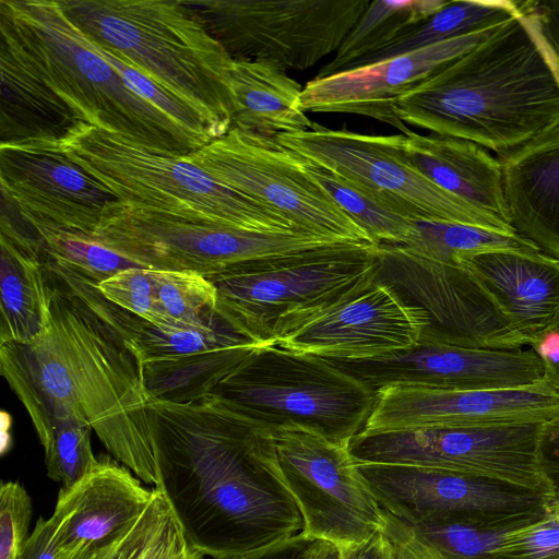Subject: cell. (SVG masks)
I'll return each mask as SVG.
<instances>
[{
	"mask_svg": "<svg viewBox=\"0 0 559 559\" xmlns=\"http://www.w3.org/2000/svg\"><path fill=\"white\" fill-rule=\"evenodd\" d=\"M558 417L559 391L548 381L509 390L391 384L374 392L361 431L549 423Z\"/></svg>",
	"mask_w": 559,
	"mask_h": 559,
	"instance_id": "cell-19",
	"label": "cell"
},
{
	"mask_svg": "<svg viewBox=\"0 0 559 559\" xmlns=\"http://www.w3.org/2000/svg\"><path fill=\"white\" fill-rule=\"evenodd\" d=\"M547 423L360 431L357 464L406 465L498 479L549 493L539 466ZM550 495V493H549Z\"/></svg>",
	"mask_w": 559,
	"mask_h": 559,
	"instance_id": "cell-13",
	"label": "cell"
},
{
	"mask_svg": "<svg viewBox=\"0 0 559 559\" xmlns=\"http://www.w3.org/2000/svg\"><path fill=\"white\" fill-rule=\"evenodd\" d=\"M96 288L115 306L159 329L165 328L150 269L139 266L120 271L96 284Z\"/></svg>",
	"mask_w": 559,
	"mask_h": 559,
	"instance_id": "cell-37",
	"label": "cell"
},
{
	"mask_svg": "<svg viewBox=\"0 0 559 559\" xmlns=\"http://www.w3.org/2000/svg\"><path fill=\"white\" fill-rule=\"evenodd\" d=\"M57 144L127 206L252 230L297 231L274 211L219 183L183 156L88 123Z\"/></svg>",
	"mask_w": 559,
	"mask_h": 559,
	"instance_id": "cell-6",
	"label": "cell"
},
{
	"mask_svg": "<svg viewBox=\"0 0 559 559\" xmlns=\"http://www.w3.org/2000/svg\"><path fill=\"white\" fill-rule=\"evenodd\" d=\"M234 102L231 128L275 138L311 130L301 106V85L285 70L267 62L235 61L228 71Z\"/></svg>",
	"mask_w": 559,
	"mask_h": 559,
	"instance_id": "cell-28",
	"label": "cell"
},
{
	"mask_svg": "<svg viewBox=\"0 0 559 559\" xmlns=\"http://www.w3.org/2000/svg\"><path fill=\"white\" fill-rule=\"evenodd\" d=\"M150 407L156 488L194 549L231 559L302 532L272 430L215 394L186 403L150 397Z\"/></svg>",
	"mask_w": 559,
	"mask_h": 559,
	"instance_id": "cell-2",
	"label": "cell"
},
{
	"mask_svg": "<svg viewBox=\"0 0 559 559\" xmlns=\"http://www.w3.org/2000/svg\"><path fill=\"white\" fill-rule=\"evenodd\" d=\"M342 559H393L394 548L382 532L369 540L341 549Z\"/></svg>",
	"mask_w": 559,
	"mask_h": 559,
	"instance_id": "cell-46",
	"label": "cell"
},
{
	"mask_svg": "<svg viewBox=\"0 0 559 559\" xmlns=\"http://www.w3.org/2000/svg\"><path fill=\"white\" fill-rule=\"evenodd\" d=\"M0 344L27 343L47 326L50 287L45 262L0 237Z\"/></svg>",
	"mask_w": 559,
	"mask_h": 559,
	"instance_id": "cell-29",
	"label": "cell"
},
{
	"mask_svg": "<svg viewBox=\"0 0 559 559\" xmlns=\"http://www.w3.org/2000/svg\"><path fill=\"white\" fill-rule=\"evenodd\" d=\"M551 423H552L554 425H556L557 427H559V417H558V418H556V419H554V420H551Z\"/></svg>",
	"mask_w": 559,
	"mask_h": 559,
	"instance_id": "cell-50",
	"label": "cell"
},
{
	"mask_svg": "<svg viewBox=\"0 0 559 559\" xmlns=\"http://www.w3.org/2000/svg\"><path fill=\"white\" fill-rule=\"evenodd\" d=\"M0 31L88 124L180 156L207 144L139 96L57 0H0Z\"/></svg>",
	"mask_w": 559,
	"mask_h": 559,
	"instance_id": "cell-5",
	"label": "cell"
},
{
	"mask_svg": "<svg viewBox=\"0 0 559 559\" xmlns=\"http://www.w3.org/2000/svg\"><path fill=\"white\" fill-rule=\"evenodd\" d=\"M539 466L549 487V511L559 506V427L545 426L539 443Z\"/></svg>",
	"mask_w": 559,
	"mask_h": 559,
	"instance_id": "cell-43",
	"label": "cell"
},
{
	"mask_svg": "<svg viewBox=\"0 0 559 559\" xmlns=\"http://www.w3.org/2000/svg\"><path fill=\"white\" fill-rule=\"evenodd\" d=\"M32 500L16 481L0 488V559H17L28 538Z\"/></svg>",
	"mask_w": 559,
	"mask_h": 559,
	"instance_id": "cell-38",
	"label": "cell"
},
{
	"mask_svg": "<svg viewBox=\"0 0 559 559\" xmlns=\"http://www.w3.org/2000/svg\"><path fill=\"white\" fill-rule=\"evenodd\" d=\"M426 312L374 278L359 290L301 319L274 337V344L325 359L380 358L419 343Z\"/></svg>",
	"mask_w": 559,
	"mask_h": 559,
	"instance_id": "cell-16",
	"label": "cell"
},
{
	"mask_svg": "<svg viewBox=\"0 0 559 559\" xmlns=\"http://www.w3.org/2000/svg\"><path fill=\"white\" fill-rule=\"evenodd\" d=\"M405 146L411 162L439 188L511 226L499 158L474 142L433 133L411 131Z\"/></svg>",
	"mask_w": 559,
	"mask_h": 559,
	"instance_id": "cell-26",
	"label": "cell"
},
{
	"mask_svg": "<svg viewBox=\"0 0 559 559\" xmlns=\"http://www.w3.org/2000/svg\"><path fill=\"white\" fill-rule=\"evenodd\" d=\"M511 0H452L426 22L366 57L353 69L497 27L519 16ZM352 70V69H350Z\"/></svg>",
	"mask_w": 559,
	"mask_h": 559,
	"instance_id": "cell-31",
	"label": "cell"
},
{
	"mask_svg": "<svg viewBox=\"0 0 559 559\" xmlns=\"http://www.w3.org/2000/svg\"><path fill=\"white\" fill-rule=\"evenodd\" d=\"M393 548H394V557H393V559H412L407 554H405L404 551L400 550L399 548H396L394 546H393Z\"/></svg>",
	"mask_w": 559,
	"mask_h": 559,
	"instance_id": "cell-48",
	"label": "cell"
},
{
	"mask_svg": "<svg viewBox=\"0 0 559 559\" xmlns=\"http://www.w3.org/2000/svg\"><path fill=\"white\" fill-rule=\"evenodd\" d=\"M212 394L272 431L301 428L342 444L374 404L371 389L329 360L276 344L257 348Z\"/></svg>",
	"mask_w": 559,
	"mask_h": 559,
	"instance_id": "cell-7",
	"label": "cell"
},
{
	"mask_svg": "<svg viewBox=\"0 0 559 559\" xmlns=\"http://www.w3.org/2000/svg\"><path fill=\"white\" fill-rule=\"evenodd\" d=\"M135 559H205L186 538L166 499L158 521Z\"/></svg>",
	"mask_w": 559,
	"mask_h": 559,
	"instance_id": "cell-41",
	"label": "cell"
},
{
	"mask_svg": "<svg viewBox=\"0 0 559 559\" xmlns=\"http://www.w3.org/2000/svg\"><path fill=\"white\" fill-rule=\"evenodd\" d=\"M154 488L153 501L129 531L76 559H135L152 534L165 502L163 492Z\"/></svg>",
	"mask_w": 559,
	"mask_h": 559,
	"instance_id": "cell-40",
	"label": "cell"
},
{
	"mask_svg": "<svg viewBox=\"0 0 559 559\" xmlns=\"http://www.w3.org/2000/svg\"><path fill=\"white\" fill-rule=\"evenodd\" d=\"M91 41L199 110L221 136L233 124V59L183 1L58 0Z\"/></svg>",
	"mask_w": 559,
	"mask_h": 559,
	"instance_id": "cell-4",
	"label": "cell"
},
{
	"mask_svg": "<svg viewBox=\"0 0 559 559\" xmlns=\"http://www.w3.org/2000/svg\"><path fill=\"white\" fill-rule=\"evenodd\" d=\"M519 14L532 26L559 73V1L515 0Z\"/></svg>",
	"mask_w": 559,
	"mask_h": 559,
	"instance_id": "cell-42",
	"label": "cell"
},
{
	"mask_svg": "<svg viewBox=\"0 0 559 559\" xmlns=\"http://www.w3.org/2000/svg\"><path fill=\"white\" fill-rule=\"evenodd\" d=\"M448 3L447 0H374L347 34L334 58L314 78L353 69L366 57L416 28Z\"/></svg>",
	"mask_w": 559,
	"mask_h": 559,
	"instance_id": "cell-30",
	"label": "cell"
},
{
	"mask_svg": "<svg viewBox=\"0 0 559 559\" xmlns=\"http://www.w3.org/2000/svg\"><path fill=\"white\" fill-rule=\"evenodd\" d=\"M376 278L421 308L420 341L490 349H520L528 341L478 280L460 263H442L380 245Z\"/></svg>",
	"mask_w": 559,
	"mask_h": 559,
	"instance_id": "cell-15",
	"label": "cell"
},
{
	"mask_svg": "<svg viewBox=\"0 0 559 559\" xmlns=\"http://www.w3.org/2000/svg\"><path fill=\"white\" fill-rule=\"evenodd\" d=\"M490 294L532 346L559 314V259L540 250H490L455 260Z\"/></svg>",
	"mask_w": 559,
	"mask_h": 559,
	"instance_id": "cell-23",
	"label": "cell"
},
{
	"mask_svg": "<svg viewBox=\"0 0 559 559\" xmlns=\"http://www.w3.org/2000/svg\"><path fill=\"white\" fill-rule=\"evenodd\" d=\"M549 513L508 518L447 516L406 522L383 511L382 534L412 559H503L508 537Z\"/></svg>",
	"mask_w": 559,
	"mask_h": 559,
	"instance_id": "cell-27",
	"label": "cell"
},
{
	"mask_svg": "<svg viewBox=\"0 0 559 559\" xmlns=\"http://www.w3.org/2000/svg\"><path fill=\"white\" fill-rule=\"evenodd\" d=\"M17 559H69L59 546L50 518H39Z\"/></svg>",
	"mask_w": 559,
	"mask_h": 559,
	"instance_id": "cell-44",
	"label": "cell"
},
{
	"mask_svg": "<svg viewBox=\"0 0 559 559\" xmlns=\"http://www.w3.org/2000/svg\"><path fill=\"white\" fill-rule=\"evenodd\" d=\"M373 392L391 384L445 390H509L547 381L546 368L533 349H490L419 341L380 358L328 359Z\"/></svg>",
	"mask_w": 559,
	"mask_h": 559,
	"instance_id": "cell-18",
	"label": "cell"
},
{
	"mask_svg": "<svg viewBox=\"0 0 559 559\" xmlns=\"http://www.w3.org/2000/svg\"><path fill=\"white\" fill-rule=\"evenodd\" d=\"M22 213L39 235L44 262L50 261L69 266L96 284L120 271L140 266L92 237L63 230L34 218L23 211Z\"/></svg>",
	"mask_w": 559,
	"mask_h": 559,
	"instance_id": "cell-35",
	"label": "cell"
},
{
	"mask_svg": "<svg viewBox=\"0 0 559 559\" xmlns=\"http://www.w3.org/2000/svg\"><path fill=\"white\" fill-rule=\"evenodd\" d=\"M143 484L128 467L105 455L79 481L60 488L50 519L68 558L76 559L129 531L155 496V488Z\"/></svg>",
	"mask_w": 559,
	"mask_h": 559,
	"instance_id": "cell-22",
	"label": "cell"
},
{
	"mask_svg": "<svg viewBox=\"0 0 559 559\" xmlns=\"http://www.w3.org/2000/svg\"><path fill=\"white\" fill-rule=\"evenodd\" d=\"M272 432L278 468L301 513L305 534L345 549L382 532L383 510L349 444L295 427Z\"/></svg>",
	"mask_w": 559,
	"mask_h": 559,
	"instance_id": "cell-14",
	"label": "cell"
},
{
	"mask_svg": "<svg viewBox=\"0 0 559 559\" xmlns=\"http://www.w3.org/2000/svg\"><path fill=\"white\" fill-rule=\"evenodd\" d=\"M183 158L219 183L274 211L299 233L335 241L373 243L307 174L302 157L275 138L231 128Z\"/></svg>",
	"mask_w": 559,
	"mask_h": 559,
	"instance_id": "cell-12",
	"label": "cell"
},
{
	"mask_svg": "<svg viewBox=\"0 0 559 559\" xmlns=\"http://www.w3.org/2000/svg\"><path fill=\"white\" fill-rule=\"evenodd\" d=\"M380 248L336 242L290 254L249 261L206 277L218 305L254 335L274 344L278 331L374 281Z\"/></svg>",
	"mask_w": 559,
	"mask_h": 559,
	"instance_id": "cell-8",
	"label": "cell"
},
{
	"mask_svg": "<svg viewBox=\"0 0 559 559\" xmlns=\"http://www.w3.org/2000/svg\"><path fill=\"white\" fill-rule=\"evenodd\" d=\"M530 347L542 358L546 368L547 381L559 391V314Z\"/></svg>",
	"mask_w": 559,
	"mask_h": 559,
	"instance_id": "cell-45",
	"label": "cell"
},
{
	"mask_svg": "<svg viewBox=\"0 0 559 559\" xmlns=\"http://www.w3.org/2000/svg\"><path fill=\"white\" fill-rule=\"evenodd\" d=\"M302 159L307 174L333 198L374 245H401L409 238L414 221L345 179L304 157Z\"/></svg>",
	"mask_w": 559,
	"mask_h": 559,
	"instance_id": "cell-33",
	"label": "cell"
},
{
	"mask_svg": "<svg viewBox=\"0 0 559 559\" xmlns=\"http://www.w3.org/2000/svg\"><path fill=\"white\" fill-rule=\"evenodd\" d=\"M497 27L324 78H313L302 87L301 106L306 112L365 116L407 134L411 130L394 111L396 102L475 48Z\"/></svg>",
	"mask_w": 559,
	"mask_h": 559,
	"instance_id": "cell-21",
	"label": "cell"
},
{
	"mask_svg": "<svg viewBox=\"0 0 559 559\" xmlns=\"http://www.w3.org/2000/svg\"><path fill=\"white\" fill-rule=\"evenodd\" d=\"M499 160L514 231L559 259V133Z\"/></svg>",
	"mask_w": 559,
	"mask_h": 559,
	"instance_id": "cell-25",
	"label": "cell"
},
{
	"mask_svg": "<svg viewBox=\"0 0 559 559\" xmlns=\"http://www.w3.org/2000/svg\"><path fill=\"white\" fill-rule=\"evenodd\" d=\"M1 144L59 142L85 117L53 91L24 58L12 38L0 31Z\"/></svg>",
	"mask_w": 559,
	"mask_h": 559,
	"instance_id": "cell-24",
	"label": "cell"
},
{
	"mask_svg": "<svg viewBox=\"0 0 559 559\" xmlns=\"http://www.w3.org/2000/svg\"><path fill=\"white\" fill-rule=\"evenodd\" d=\"M550 513L554 514L559 520V506L552 509Z\"/></svg>",
	"mask_w": 559,
	"mask_h": 559,
	"instance_id": "cell-49",
	"label": "cell"
},
{
	"mask_svg": "<svg viewBox=\"0 0 559 559\" xmlns=\"http://www.w3.org/2000/svg\"><path fill=\"white\" fill-rule=\"evenodd\" d=\"M92 427L78 418L55 420L38 437L45 452L47 475L68 488L88 474L97 464L91 443Z\"/></svg>",
	"mask_w": 559,
	"mask_h": 559,
	"instance_id": "cell-36",
	"label": "cell"
},
{
	"mask_svg": "<svg viewBox=\"0 0 559 559\" xmlns=\"http://www.w3.org/2000/svg\"><path fill=\"white\" fill-rule=\"evenodd\" d=\"M402 122L507 155L559 133V73L521 16L404 94Z\"/></svg>",
	"mask_w": 559,
	"mask_h": 559,
	"instance_id": "cell-3",
	"label": "cell"
},
{
	"mask_svg": "<svg viewBox=\"0 0 559 559\" xmlns=\"http://www.w3.org/2000/svg\"><path fill=\"white\" fill-rule=\"evenodd\" d=\"M235 61L302 71L336 52L370 0H186Z\"/></svg>",
	"mask_w": 559,
	"mask_h": 559,
	"instance_id": "cell-11",
	"label": "cell"
},
{
	"mask_svg": "<svg viewBox=\"0 0 559 559\" xmlns=\"http://www.w3.org/2000/svg\"><path fill=\"white\" fill-rule=\"evenodd\" d=\"M393 246L442 263H455L461 255L490 250H539L534 243L516 234L439 221H414V229L409 238L401 245Z\"/></svg>",
	"mask_w": 559,
	"mask_h": 559,
	"instance_id": "cell-32",
	"label": "cell"
},
{
	"mask_svg": "<svg viewBox=\"0 0 559 559\" xmlns=\"http://www.w3.org/2000/svg\"><path fill=\"white\" fill-rule=\"evenodd\" d=\"M357 467L381 509L406 522L550 512L549 493L498 479L406 465Z\"/></svg>",
	"mask_w": 559,
	"mask_h": 559,
	"instance_id": "cell-17",
	"label": "cell"
},
{
	"mask_svg": "<svg viewBox=\"0 0 559 559\" xmlns=\"http://www.w3.org/2000/svg\"><path fill=\"white\" fill-rule=\"evenodd\" d=\"M92 238L140 266L210 277L249 261L341 242L306 233L260 231L191 219L119 203Z\"/></svg>",
	"mask_w": 559,
	"mask_h": 559,
	"instance_id": "cell-9",
	"label": "cell"
},
{
	"mask_svg": "<svg viewBox=\"0 0 559 559\" xmlns=\"http://www.w3.org/2000/svg\"><path fill=\"white\" fill-rule=\"evenodd\" d=\"M164 329H202L216 323L221 311L215 286L189 271L151 270Z\"/></svg>",
	"mask_w": 559,
	"mask_h": 559,
	"instance_id": "cell-34",
	"label": "cell"
},
{
	"mask_svg": "<svg viewBox=\"0 0 559 559\" xmlns=\"http://www.w3.org/2000/svg\"><path fill=\"white\" fill-rule=\"evenodd\" d=\"M503 559H559V520L551 513L511 534Z\"/></svg>",
	"mask_w": 559,
	"mask_h": 559,
	"instance_id": "cell-39",
	"label": "cell"
},
{
	"mask_svg": "<svg viewBox=\"0 0 559 559\" xmlns=\"http://www.w3.org/2000/svg\"><path fill=\"white\" fill-rule=\"evenodd\" d=\"M1 191L27 215L92 237L119 199L57 144H0Z\"/></svg>",
	"mask_w": 559,
	"mask_h": 559,
	"instance_id": "cell-20",
	"label": "cell"
},
{
	"mask_svg": "<svg viewBox=\"0 0 559 559\" xmlns=\"http://www.w3.org/2000/svg\"><path fill=\"white\" fill-rule=\"evenodd\" d=\"M312 559H342V550L332 543L319 540Z\"/></svg>",
	"mask_w": 559,
	"mask_h": 559,
	"instance_id": "cell-47",
	"label": "cell"
},
{
	"mask_svg": "<svg viewBox=\"0 0 559 559\" xmlns=\"http://www.w3.org/2000/svg\"><path fill=\"white\" fill-rule=\"evenodd\" d=\"M45 266L49 322L31 342L0 344L2 377L38 437L57 419H81L115 460L157 487L141 348L109 314L95 282L62 264Z\"/></svg>",
	"mask_w": 559,
	"mask_h": 559,
	"instance_id": "cell-1",
	"label": "cell"
},
{
	"mask_svg": "<svg viewBox=\"0 0 559 559\" xmlns=\"http://www.w3.org/2000/svg\"><path fill=\"white\" fill-rule=\"evenodd\" d=\"M275 140L412 221L462 223L516 234L510 225L428 179L408 158L405 134H364L314 123L311 130L282 133Z\"/></svg>",
	"mask_w": 559,
	"mask_h": 559,
	"instance_id": "cell-10",
	"label": "cell"
}]
</instances>
